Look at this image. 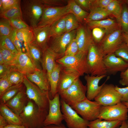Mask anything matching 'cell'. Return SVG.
<instances>
[{
    "instance_id": "1",
    "label": "cell",
    "mask_w": 128,
    "mask_h": 128,
    "mask_svg": "<svg viewBox=\"0 0 128 128\" xmlns=\"http://www.w3.org/2000/svg\"><path fill=\"white\" fill-rule=\"evenodd\" d=\"M48 110L39 109L34 101L28 99L19 114L23 125L28 128H43Z\"/></svg>"
},
{
    "instance_id": "2",
    "label": "cell",
    "mask_w": 128,
    "mask_h": 128,
    "mask_svg": "<svg viewBox=\"0 0 128 128\" xmlns=\"http://www.w3.org/2000/svg\"><path fill=\"white\" fill-rule=\"evenodd\" d=\"M21 1L23 18L32 29L37 27L42 16L44 5L40 0Z\"/></svg>"
},
{
    "instance_id": "3",
    "label": "cell",
    "mask_w": 128,
    "mask_h": 128,
    "mask_svg": "<svg viewBox=\"0 0 128 128\" xmlns=\"http://www.w3.org/2000/svg\"><path fill=\"white\" fill-rule=\"evenodd\" d=\"M104 56L98 45L93 42L88 49L87 56L88 67L91 75H107L104 62Z\"/></svg>"
},
{
    "instance_id": "4",
    "label": "cell",
    "mask_w": 128,
    "mask_h": 128,
    "mask_svg": "<svg viewBox=\"0 0 128 128\" xmlns=\"http://www.w3.org/2000/svg\"><path fill=\"white\" fill-rule=\"evenodd\" d=\"M23 83L26 88V92L28 99L32 100L38 107L48 111L49 100L51 97L49 91L41 90L38 87L29 80L25 75Z\"/></svg>"
},
{
    "instance_id": "5",
    "label": "cell",
    "mask_w": 128,
    "mask_h": 128,
    "mask_svg": "<svg viewBox=\"0 0 128 128\" xmlns=\"http://www.w3.org/2000/svg\"><path fill=\"white\" fill-rule=\"evenodd\" d=\"M87 53L79 51L73 56H64L56 60V62L61 66L75 70L81 76L85 73L89 74L88 67Z\"/></svg>"
},
{
    "instance_id": "6",
    "label": "cell",
    "mask_w": 128,
    "mask_h": 128,
    "mask_svg": "<svg viewBox=\"0 0 128 128\" xmlns=\"http://www.w3.org/2000/svg\"><path fill=\"white\" fill-rule=\"evenodd\" d=\"M87 91L86 85H83L79 78L69 87L59 94L61 99L70 105L86 98Z\"/></svg>"
},
{
    "instance_id": "7",
    "label": "cell",
    "mask_w": 128,
    "mask_h": 128,
    "mask_svg": "<svg viewBox=\"0 0 128 128\" xmlns=\"http://www.w3.org/2000/svg\"><path fill=\"white\" fill-rule=\"evenodd\" d=\"M70 105L83 118L89 121L98 118L101 106L95 101H92L87 98Z\"/></svg>"
},
{
    "instance_id": "8",
    "label": "cell",
    "mask_w": 128,
    "mask_h": 128,
    "mask_svg": "<svg viewBox=\"0 0 128 128\" xmlns=\"http://www.w3.org/2000/svg\"><path fill=\"white\" fill-rule=\"evenodd\" d=\"M128 107L121 102L115 105L101 106L98 118L107 121H127L128 119Z\"/></svg>"
},
{
    "instance_id": "9",
    "label": "cell",
    "mask_w": 128,
    "mask_h": 128,
    "mask_svg": "<svg viewBox=\"0 0 128 128\" xmlns=\"http://www.w3.org/2000/svg\"><path fill=\"white\" fill-rule=\"evenodd\" d=\"M123 33L120 27L104 38L98 45L104 56L114 53L123 42Z\"/></svg>"
},
{
    "instance_id": "10",
    "label": "cell",
    "mask_w": 128,
    "mask_h": 128,
    "mask_svg": "<svg viewBox=\"0 0 128 128\" xmlns=\"http://www.w3.org/2000/svg\"><path fill=\"white\" fill-rule=\"evenodd\" d=\"M61 110L68 128H88L89 122L80 117L69 105L61 99Z\"/></svg>"
},
{
    "instance_id": "11",
    "label": "cell",
    "mask_w": 128,
    "mask_h": 128,
    "mask_svg": "<svg viewBox=\"0 0 128 128\" xmlns=\"http://www.w3.org/2000/svg\"><path fill=\"white\" fill-rule=\"evenodd\" d=\"M60 98L59 94L57 93L52 99H49L48 112L43 123V127L51 125H59L62 123L64 118Z\"/></svg>"
},
{
    "instance_id": "12",
    "label": "cell",
    "mask_w": 128,
    "mask_h": 128,
    "mask_svg": "<svg viewBox=\"0 0 128 128\" xmlns=\"http://www.w3.org/2000/svg\"><path fill=\"white\" fill-rule=\"evenodd\" d=\"M70 13L69 5L59 7H45L37 27L51 25L53 23Z\"/></svg>"
},
{
    "instance_id": "13",
    "label": "cell",
    "mask_w": 128,
    "mask_h": 128,
    "mask_svg": "<svg viewBox=\"0 0 128 128\" xmlns=\"http://www.w3.org/2000/svg\"><path fill=\"white\" fill-rule=\"evenodd\" d=\"M105 83L94 98L95 101L103 106L113 105L121 102V96L116 90L115 86Z\"/></svg>"
},
{
    "instance_id": "14",
    "label": "cell",
    "mask_w": 128,
    "mask_h": 128,
    "mask_svg": "<svg viewBox=\"0 0 128 128\" xmlns=\"http://www.w3.org/2000/svg\"><path fill=\"white\" fill-rule=\"evenodd\" d=\"M77 30L64 33L58 36L52 37L53 38L50 46L49 47L56 54L57 59L64 56L67 47L71 41L75 37Z\"/></svg>"
},
{
    "instance_id": "15",
    "label": "cell",
    "mask_w": 128,
    "mask_h": 128,
    "mask_svg": "<svg viewBox=\"0 0 128 128\" xmlns=\"http://www.w3.org/2000/svg\"><path fill=\"white\" fill-rule=\"evenodd\" d=\"M103 60L107 74L114 75L118 72L124 71L128 68V63L114 53L105 56Z\"/></svg>"
},
{
    "instance_id": "16",
    "label": "cell",
    "mask_w": 128,
    "mask_h": 128,
    "mask_svg": "<svg viewBox=\"0 0 128 128\" xmlns=\"http://www.w3.org/2000/svg\"><path fill=\"white\" fill-rule=\"evenodd\" d=\"M106 76H91L88 74L85 76L84 79L86 82V96L87 99L91 101L94 100L100 91L104 84L109 79L110 77L108 76L104 82L101 85L99 86L100 81Z\"/></svg>"
},
{
    "instance_id": "17",
    "label": "cell",
    "mask_w": 128,
    "mask_h": 128,
    "mask_svg": "<svg viewBox=\"0 0 128 128\" xmlns=\"http://www.w3.org/2000/svg\"><path fill=\"white\" fill-rule=\"evenodd\" d=\"M13 68L25 75L40 70L34 65L26 52L18 53Z\"/></svg>"
},
{
    "instance_id": "18",
    "label": "cell",
    "mask_w": 128,
    "mask_h": 128,
    "mask_svg": "<svg viewBox=\"0 0 128 128\" xmlns=\"http://www.w3.org/2000/svg\"><path fill=\"white\" fill-rule=\"evenodd\" d=\"M80 76V74L75 70L61 66L57 93H59L69 87Z\"/></svg>"
},
{
    "instance_id": "19",
    "label": "cell",
    "mask_w": 128,
    "mask_h": 128,
    "mask_svg": "<svg viewBox=\"0 0 128 128\" xmlns=\"http://www.w3.org/2000/svg\"><path fill=\"white\" fill-rule=\"evenodd\" d=\"M79 51L87 53L89 48L94 42L89 29L85 26H79L75 37Z\"/></svg>"
},
{
    "instance_id": "20",
    "label": "cell",
    "mask_w": 128,
    "mask_h": 128,
    "mask_svg": "<svg viewBox=\"0 0 128 128\" xmlns=\"http://www.w3.org/2000/svg\"><path fill=\"white\" fill-rule=\"evenodd\" d=\"M50 25L42 27H37L32 29L34 38L31 44L40 48L43 51L48 47L47 44L49 37Z\"/></svg>"
},
{
    "instance_id": "21",
    "label": "cell",
    "mask_w": 128,
    "mask_h": 128,
    "mask_svg": "<svg viewBox=\"0 0 128 128\" xmlns=\"http://www.w3.org/2000/svg\"><path fill=\"white\" fill-rule=\"evenodd\" d=\"M29 99L23 87L13 98L5 104L14 112L19 115Z\"/></svg>"
},
{
    "instance_id": "22",
    "label": "cell",
    "mask_w": 128,
    "mask_h": 128,
    "mask_svg": "<svg viewBox=\"0 0 128 128\" xmlns=\"http://www.w3.org/2000/svg\"><path fill=\"white\" fill-rule=\"evenodd\" d=\"M30 81L41 90L50 91V83L46 72L43 69L39 70L25 75Z\"/></svg>"
},
{
    "instance_id": "23",
    "label": "cell",
    "mask_w": 128,
    "mask_h": 128,
    "mask_svg": "<svg viewBox=\"0 0 128 128\" xmlns=\"http://www.w3.org/2000/svg\"><path fill=\"white\" fill-rule=\"evenodd\" d=\"M57 59V57L56 54L49 47L43 51L41 64L42 69L46 73L48 80L56 65Z\"/></svg>"
},
{
    "instance_id": "24",
    "label": "cell",
    "mask_w": 128,
    "mask_h": 128,
    "mask_svg": "<svg viewBox=\"0 0 128 128\" xmlns=\"http://www.w3.org/2000/svg\"><path fill=\"white\" fill-rule=\"evenodd\" d=\"M0 112L9 125H23L19 115L15 113L5 104L0 103Z\"/></svg>"
},
{
    "instance_id": "25",
    "label": "cell",
    "mask_w": 128,
    "mask_h": 128,
    "mask_svg": "<svg viewBox=\"0 0 128 128\" xmlns=\"http://www.w3.org/2000/svg\"><path fill=\"white\" fill-rule=\"evenodd\" d=\"M87 23L89 27L92 29L97 27L104 28L106 31V35L120 27L118 23L111 18L91 21Z\"/></svg>"
},
{
    "instance_id": "26",
    "label": "cell",
    "mask_w": 128,
    "mask_h": 128,
    "mask_svg": "<svg viewBox=\"0 0 128 128\" xmlns=\"http://www.w3.org/2000/svg\"><path fill=\"white\" fill-rule=\"evenodd\" d=\"M26 53L36 67L39 69H42L41 64L43 51L41 49L37 46L31 43L28 45Z\"/></svg>"
},
{
    "instance_id": "27",
    "label": "cell",
    "mask_w": 128,
    "mask_h": 128,
    "mask_svg": "<svg viewBox=\"0 0 128 128\" xmlns=\"http://www.w3.org/2000/svg\"><path fill=\"white\" fill-rule=\"evenodd\" d=\"M111 15L105 9L97 7H92L85 21L87 23L92 21H98L104 19Z\"/></svg>"
},
{
    "instance_id": "28",
    "label": "cell",
    "mask_w": 128,
    "mask_h": 128,
    "mask_svg": "<svg viewBox=\"0 0 128 128\" xmlns=\"http://www.w3.org/2000/svg\"><path fill=\"white\" fill-rule=\"evenodd\" d=\"M61 68V66L57 63L49 78L50 87V92L52 99L57 93V86Z\"/></svg>"
},
{
    "instance_id": "29",
    "label": "cell",
    "mask_w": 128,
    "mask_h": 128,
    "mask_svg": "<svg viewBox=\"0 0 128 128\" xmlns=\"http://www.w3.org/2000/svg\"><path fill=\"white\" fill-rule=\"evenodd\" d=\"M70 13L73 14L76 18L79 23L85 21L89 13L84 10L75 2L74 0L67 1Z\"/></svg>"
},
{
    "instance_id": "30",
    "label": "cell",
    "mask_w": 128,
    "mask_h": 128,
    "mask_svg": "<svg viewBox=\"0 0 128 128\" xmlns=\"http://www.w3.org/2000/svg\"><path fill=\"white\" fill-rule=\"evenodd\" d=\"M123 121L102 120L97 118L89 121L88 128H116L121 125Z\"/></svg>"
},
{
    "instance_id": "31",
    "label": "cell",
    "mask_w": 128,
    "mask_h": 128,
    "mask_svg": "<svg viewBox=\"0 0 128 128\" xmlns=\"http://www.w3.org/2000/svg\"><path fill=\"white\" fill-rule=\"evenodd\" d=\"M66 15L50 25L49 32L50 38L59 36L65 33Z\"/></svg>"
},
{
    "instance_id": "32",
    "label": "cell",
    "mask_w": 128,
    "mask_h": 128,
    "mask_svg": "<svg viewBox=\"0 0 128 128\" xmlns=\"http://www.w3.org/2000/svg\"><path fill=\"white\" fill-rule=\"evenodd\" d=\"M16 34L17 39L24 44L26 52L28 45L32 42L33 39L32 29L16 30Z\"/></svg>"
},
{
    "instance_id": "33",
    "label": "cell",
    "mask_w": 128,
    "mask_h": 128,
    "mask_svg": "<svg viewBox=\"0 0 128 128\" xmlns=\"http://www.w3.org/2000/svg\"><path fill=\"white\" fill-rule=\"evenodd\" d=\"M21 1L19 0L10 9L0 14V18H5L9 20L17 18L23 19Z\"/></svg>"
},
{
    "instance_id": "34",
    "label": "cell",
    "mask_w": 128,
    "mask_h": 128,
    "mask_svg": "<svg viewBox=\"0 0 128 128\" xmlns=\"http://www.w3.org/2000/svg\"><path fill=\"white\" fill-rule=\"evenodd\" d=\"M122 1L112 0L105 8L118 21L122 12Z\"/></svg>"
},
{
    "instance_id": "35",
    "label": "cell",
    "mask_w": 128,
    "mask_h": 128,
    "mask_svg": "<svg viewBox=\"0 0 128 128\" xmlns=\"http://www.w3.org/2000/svg\"><path fill=\"white\" fill-rule=\"evenodd\" d=\"M22 83L13 85L9 87L0 97V103L5 104L14 97L23 88Z\"/></svg>"
},
{
    "instance_id": "36",
    "label": "cell",
    "mask_w": 128,
    "mask_h": 128,
    "mask_svg": "<svg viewBox=\"0 0 128 128\" xmlns=\"http://www.w3.org/2000/svg\"><path fill=\"white\" fill-rule=\"evenodd\" d=\"M0 52L2 54L3 57L4 64L9 68H13V66L18 54L1 47H0Z\"/></svg>"
},
{
    "instance_id": "37",
    "label": "cell",
    "mask_w": 128,
    "mask_h": 128,
    "mask_svg": "<svg viewBox=\"0 0 128 128\" xmlns=\"http://www.w3.org/2000/svg\"><path fill=\"white\" fill-rule=\"evenodd\" d=\"M118 23L123 32L128 34V7L125 4H123L122 12Z\"/></svg>"
},
{
    "instance_id": "38",
    "label": "cell",
    "mask_w": 128,
    "mask_h": 128,
    "mask_svg": "<svg viewBox=\"0 0 128 128\" xmlns=\"http://www.w3.org/2000/svg\"><path fill=\"white\" fill-rule=\"evenodd\" d=\"M14 29L10 20L4 18L0 20V38L9 36Z\"/></svg>"
},
{
    "instance_id": "39",
    "label": "cell",
    "mask_w": 128,
    "mask_h": 128,
    "mask_svg": "<svg viewBox=\"0 0 128 128\" xmlns=\"http://www.w3.org/2000/svg\"><path fill=\"white\" fill-rule=\"evenodd\" d=\"M78 22L74 16L71 13L66 15L65 33L77 30L79 26Z\"/></svg>"
},
{
    "instance_id": "40",
    "label": "cell",
    "mask_w": 128,
    "mask_h": 128,
    "mask_svg": "<svg viewBox=\"0 0 128 128\" xmlns=\"http://www.w3.org/2000/svg\"><path fill=\"white\" fill-rule=\"evenodd\" d=\"M25 75L15 69L12 70L5 77L13 85L23 83Z\"/></svg>"
},
{
    "instance_id": "41",
    "label": "cell",
    "mask_w": 128,
    "mask_h": 128,
    "mask_svg": "<svg viewBox=\"0 0 128 128\" xmlns=\"http://www.w3.org/2000/svg\"><path fill=\"white\" fill-rule=\"evenodd\" d=\"M91 34L94 42L98 45L106 34V31L104 28L95 27L92 28Z\"/></svg>"
},
{
    "instance_id": "42",
    "label": "cell",
    "mask_w": 128,
    "mask_h": 128,
    "mask_svg": "<svg viewBox=\"0 0 128 128\" xmlns=\"http://www.w3.org/2000/svg\"><path fill=\"white\" fill-rule=\"evenodd\" d=\"M0 47L8 50L17 55L18 53L9 36L0 38Z\"/></svg>"
},
{
    "instance_id": "43",
    "label": "cell",
    "mask_w": 128,
    "mask_h": 128,
    "mask_svg": "<svg viewBox=\"0 0 128 128\" xmlns=\"http://www.w3.org/2000/svg\"><path fill=\"white\" fill-rule=\"evenodd\" d=\"M16 30L14 29L10 35L9 36L12 42L18 52H25L26 50L24 44L20 41L17 38L16 34Z\"/></svg>"
},
{
    "instance_id": "44",
    "label": "cell",
    "mask_w": 128,
    "mask_h": 128,
    "mask_svg": "<svg viewBox=\"0 0 128 128\" xmlns=\"http://www.w3.org/2000/svg\"><path fill=\"white\" fill-rule=\"evenodd\" d=\"M114 54L128 63V47L123 42L115 52Z\"/></svg>"
},
{
    "instance_id": "45",
    "label": "cell",
    "mask_w": 128,
    "mask_h": 128,
    "mask_svg": "<svg viewBox=\"0 0 128 128\" xmlns=\"http://www.w3.org/2000/svg\"><path fill=\"white\" fill-rule=\"evenodd\" d=\"M79 51L76 40L75 38L70 43L67 47L64 56H73L75 55Z\"/></svg>"
},
{
    "instance_id": "46",
    "label": "cell",
    "mask_w": 128,
    "mask_h": 128,
    "mask_svg": "<svg viewBox=\"0 0 128 128\" xmlns=\"http://www.w3.org/2000/svg\"><path fill=\"white\" fill-rule=\"evenodd\" d=\"M14 29L18 30L22 29L32 28L29 26L22 18H17L10 20Z\"/></svg>"
},
{
    "instance_id": "47",
    "label": "cell",
    "mask_w": 128,
    "mask_h": 128,
    "mask_svg": "<svg viewBox=\"0 0 128 128\" xmlns=\"http://www.w3.org/2000/svg\"><path fill=\"white\" fill-rule=\"evenodd\" d=\"M18 0H0V14L9 9L17 3Z\"/></svg>"
},
{
    "instance_id": "48",
    "label": "cell",
    "mask_w": 128,
    "mask_h": 128,
    "mask_svg": "<svg viewBox=\"0 0 128 128\" xmlns=\"http://www.w3.org/2000/svg\"><path fill=\"white\" fill-rule=\"evenodd\" d=\"M45 7H59L64 6L63 5L67 1L62 0H40Z\"/></svg>"
},
{
    "instance_id": "49",
    "label": "cell",
    "mask_w": 128,
    "mask_h": 128,
    "mask_svg": "<svg viewBox=\"0 0 128 128\" xmlns=\"http://www.w3.org/2000/svg\"><path fill=\"white\" fill-rule=\"evenodd\" d=\"M12 85L5 77L0 78V97Z\"/></svg>"
},
{
    "instance_id": "50",
    "label": "cell",
    "mask_w": 128,
    "mask_h": 128,
    "mask_svg": "<svg viewBox=\"0 0 128 128\" xmlns=\"http://www.w3.org/2000/svg\"><path fill=\"white\" fill-rule=\"evenodd\" d=\"M76 3L84 10L88 11L91 8L93 0H74Z\"/></svg>"
},
{
    "instance_id": "51",
    "label": "cell",
    "mask_w": 128,
    "mask_h": 128,
    "mask_svg": "<svg viewBox=\"0 0 128 128\" xmlns=\"http://www.w3.org/2000/svg\"><path fill=\"white\" fill-rule=\"evenodd\" d=\"M115 89L121 96V102H128V86L122 88L116 85Z\"/></svg>"
},
{
    "instance_id": "52",
    "label": "cell",
    "mask_w": 128,
    "mask_h": 128,
    "mask_svg": "<svg viewBox=\"0 0 128 128\" xmlns=\"http://www.w3.org/2000/svg\"><path fill=\"white\" fill-rule=\"evenodd\" d=\"M112 0H93L92 7L105 8Z\"/></svg>"
},
{
    "instance_id": "53",
    "label": "cell",
    "mask_w": 128,
    "mask_h": 128,
    "mask_svg": "<svg viewBox=\"0 0 128 128\" xmlns=\"http://www.w3.org/2000/svg\"><path fill=\"white\" fill-rule=\"evenodd\" d=\"M120 79L119 82L123 86H128V68L120 74Z\"/></svg>"
},
{
    "instance_id": "54",
    "label": "cell",
    "mask_w": 128,
    "mask_h": 128,
    "mask_svg": "<svg viewBox=\"0 0 128 128\" xmlns=\"http://www.w3.org/2000/svg\"><path fill=\"white\" fill-rule=\"evenodd\" d=\"M13 69H15L9 68L4 64H0V78L5 77Z\"/></svg>"
},
{
    "instance_id": "55",
    "label": "cell",
    "mask_w": 128,
    "mask_h": 128,
    "mask_svg": "<svg viewBox=\"0 0 128 128\" xmlns=\"http://www.w3.org/2000/svg\"><path fill=\"white\" fill-rule=\"evenodd\" d=\"M8 125L5 119L0 114V128L5 127Z\"/></svg>"
},
{
    "instance_id": "56",
    "label": "cell",
    "mask_w": 128,
    "mask_h": 128,
    "mask_svg": "<svg viewBox=\"0 0 128 128\" xmlns=\"http://www.w3.org/2000/svg\"><path fill=\"white\" fill-rule=\"evenodd\" d=\"M43 128H67L62 123L59 125H51L46 126L43 127Z\"/></svg>"
},
{
    "instance_id": "57",
    "label": "cell",
    "mask_w": 128,
    "mask_h": 128,
    "mask_svg": "<svg viewBox=\"0 0 128 128\" xmlns=\"http://www.w3.org/2000/svg\"><path fill=\"white\" fill-rule=\"evenodd\" d=\"M2 128H28L23 125H8Z\"/></svg>"
},
{
    "instance_id": "58",
    "label": "cell",
    "mask_w": 128,
    "mask_h": 128,
    "mask_svg": "<svg viewBox=\"0 0 128 128\" xmlns=\"http://www.w3.org/2000/svg\"><path fill=\"white\" fill-rule=\"evenodd\" d=\"M123 42L128 47V34H127L123 32Z\"/></svg>"
},
{
    "instance_id": "59",
    "label": "cell",
    "mask_w": 128,
    "mask_h": 128,
    "mask_svg": "<svg viewBox=\"0 0 128 128\" xmlns=\"http://www.w3.org/2000/svg\"><path fill=\"white\" fill-rule=\"evenodd\" d=\"M118 128H128L127 121V120L123 121L121 126Z\"/></svg>"
},
{
    "instance_id": "60",
    "label": "cell",
    "mask_w": 128,
    "mask_h": 128,
    "mask_svg": "<svg viewBox=\"0 0 128 128\" xmlns=\"http://www.w3.org/2000/svg\"><path fill=\"white\" fill-rule=\"evenodd\" d=\"M4 64L3 57L1 53L0 52V64Z\"/></svg>"
},
{
    "instance_id": "61",
    "label": "cell",
    "mask_w": 128,
    "mask_h": 128,
    "mask_svg": "<svg viewBox=\"0 0 128 128\" xmlns=\"http://www.w3.org/2000/svg\"><path fill=\"white\" fill-rule=\"evenodd\" d=\"M128 108V102H122Z\"/></svg>"
},
{
    "instance_id": "62",
    "label": "cell",
    "mask_w": 128,
    "mask_h": 128,
    "mask_svg": "<svg viewBox=\"0 0 128 128\" xmlns=\"http://www.w3.org/2000/svg\"><path fill=\"white\" fill-rule=\"evenodd\" d=\"M124 1L125 2V3L126 4H127L128 5V0H124Z\"/></svg>"
},
{
    "instance_id": "63",
    "label": "cell",
    "mask_w": 128,
    "mask_h": 128,
    "mask_svg": "<svg viewBox=\"0 0 128 128\" xmlns=\"http://www.w3.org/2000/svg\"><path fill=\"white\" fill-rule=\"evenodd\" d=\"M127 122H128V121H127Z\"/></svg>"
}]
</instances>
